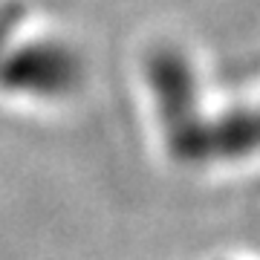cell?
<instances>
[{"label":"cell","instance_id":"1","mask_svg":"<svg viewBox=\"0 0 260 260\" xmlns=\"http://www.w3.org/2000/svg\"><path fill=\"white\" fill-rule=\"evenodd\" d=\"M159 93L165 102L171 142L188 162H234L260 156V104L223 113H200L191 90V73L182 58H159Z\"/></svg>","mask_w":260,"mask_h":260}]
</instances>
